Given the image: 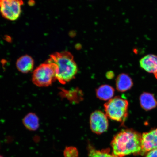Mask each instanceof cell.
<instances>
[{"label":"cell","mask_w":157,"mask_h":157,"mask_svg":"<svg viewBox=\"0 0 157 157\" xmlns=\"http://www.w3.org/2000/svg\"><path fill=\"white\" fill-rule=\"evenodd\" d=\"M111 145L112 154L117 157L141 154L142 135L132 129H124L114 137Z\"/></svg>","instance_id":"obj_1"},{"label":"cell","mask_w":157,"mask_h":157,"mask_svg":"<svg viewBox=\"0 0 157 157\" xmlns=\"http://www.w3.org/2000/svg\"><path fill=\"white\" fill-rule=\"evenodd\" d=\"M48 60L54 64L56 79L60 83L65 84L75 77L78 72L77 66L70 52H55L50 55Z\"/></svg>","instance_id":"obj_2"},{"label":"cell","mask_w":157,"mask_h":157,"mask_svg":"<svg viewBox=\"0 0 157 157\" xmlns=\"http://www.w3.org/2000/svg\"><path fill=\"white\" fill-rule=\"evenodd\" d=\"M55 65L48 60L41 64L33 72L32 82L39 87L50 86L56 79Z\"/></svg>","instance_id":"obj_3"},{"label":"cell","mask_w":157,"mask_h":157,"mask_svg":"<svg viewBox=\"0 0 157 157\" xmlns=\"http://www.w3.org/2000/svg\"><path fill=\"white\" fill-rule=\"evenodd\" d=\"M105 114L113 120L124 122L128 116V103L118 97L109 100L105 105Z\"/></svg>","instance_id":"obj_4"},{"label":"cell","mask_w":157,"mask_h":157,"mask_svg":"<svg viewBox=\"0 0 157 157\" xmlns=\"http://www.w3.org/2000/svg\"><path fill=\"white\" fill-rule=\"evenodd\" d=\"M23 2L18 0H0V12L3 17L10 21L19 18Z\"/></svg>","instance_id":"obj_5"},{"label":"cell","mask_w":157,"mask_h":157,"mask_svg":"<svg viewBox=\"0 0 157 157\" xmlns=\"http://www.w3.org/2000/svg\"><path fill=\"white\" fill-rule=\"evenodd\" d=\"M90 128L94 133L101 134L106 131L109 127L107 117L102 112L94 111L90 118Z\"/></svg>","instance_id":"obj_6"},{"label":"cell","mask_w":157,"mask_h":157,"mask_svg":"<svg viewBox=\"0 0 157 157\" xmlns=\"http://www.w3.org/2000/svg\"><path fill=\"white\" fill-rule=\"evenodd\" d=\"M155 149H157V129L143 133L142 135L141 154Z\"/></svg>","instance_id":"obj_7"},{"label":"cell","mask_w":157,"mask_h":157,"mask_svg":"<svg viewBox=\"0 0 157 157\" xmlns=\"http://www.w3.org/2000/svg\"><path fill=\"white\" fill-rule=\"evenodd\" d=\"M140 67L149 73L154 74L157 79V56L148 54L140 60Z\"/></svg>","instance_id":"obj_8"},{"label":"cell","mask_w":157,"mask_h":157,"mask_svg":"<svg viewBox=\"0 0 157 157\" xmlns=\"http://www.w3.org/2000/svg\"><path fill=\"white\" fill-rule=\"evenodd\" d=\"M34 59L27 55L21 56L16 62L17 69L23 73H27L31 71L34 68Z\"/></svg>","instance_id":"obj_9"},{"label":"cell","mask_w":157,"mask_h":157,"mask_svg":"<svg viewBox=\"0 0 157 157\" xmlns=\"http://www.w3.org/2000/svg\"><path fill=\"white\" fill-rule=\"evenodd\" d=\"M133 84L132 79L128 75L123 73L117 76L116 80V87L119 91H126L130 89Z\"/></svg>","instance_id":"obj_10"},{"label":"cell","mask_w":157,"mask_h":157,"mask_svg":"<svg viewBox=\"0 0 157 157\" xmlns=\"http://www.w3.org/2000/svg\"><path fill=\"white\" fill-rule=\"evenodd\" d=\"M140 101L141 105L147 111L150 110L156 106L157 101L152 94L144 93L140 96Z\"/></svg>","instance_id":"obj_11"},{"label":"cell","mask_w":157,"mask_h":157,"mask_svg":"<svg viewBox=\"0 0 157 157\" xmlns=\"http://www.w3.org/2000/svg\"><path fill=\"white\" fill-rule=\"evenodd\" d=\"M23 123L25 127L29 131H36L39 126L38 117L33 113H29L25 116L23 119Z\"/></svg>","instance_id":"obj_12"},{"label":"cell","mask_w":157,"mask_h":157,"mask_svg":"<svg viewBox=\"0 0 157 157\" xmlns=\"http://www.w3.org/2000/svg\"><path fill=\"white\" fill-rule=\"evenodd\" d=\"M114 94V90L109 85H101L98 88L96 95L99 99L107 101L112 99Z\"/></svg>","instance_id":"obj_13"},{"label":"cell","mask_w":157,"mask_h":157,"mask_svg":"<svg viewBox=\"0 0 157 157\" xmlns=\"http://www.w3.org/2000/svg\"><path fill=\"white\" fill-rule=\"evenodd\" d=\"M88 150L89 157H117L110 153L109 149L97 150L91 145H90L88 146Z\"/></svg>","instance_id":"obj_14"},{"label":"cell","mask_w":157,"mask_h":157,"mask_svg":"<svg viewBox=\"0 0 157 157\" xmlns=\"http://www.w3.org/2000/svg\"><path fill=\"white\" fill-rule=\"evenodd\" d=\"M78 155L77 149L73 147H67L64 151V157H78Z\"/></svg>","instance_id":"obj_15"},{"label":"cell","mask_w":157,"mask_h":157,"mask_svg":"<svg viewBox=\"0 0 157 157\" xmlns=\"http://www.w3.org/2000/svg\"><path fill=\"white\" fill-rule=\"evenodd\" d=\"M146 157H157V149H155L148 152Z\"/></svg>","instance_id":"obj_16"},{"label":"cell","mask_w":157,"mask_h":157,"mask_svg":"<svg viewBox=\"0 0 157 157\" xmlns=\"http://www.w3.org/2000/svg\"><path fill=\"white\" fill-rule=\"evenodd\" d=\"M0 157H3L1 155H0Z\"/></svg>","instance_id":"obj_17"}]
</instances>
